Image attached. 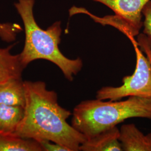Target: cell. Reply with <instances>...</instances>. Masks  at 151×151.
<instances>
[{
	"label": "cell",
	"instance_id": "cell-15",
	"mask_svg": "<svg viewBox=\"0 0 151 151\" xmlns=\"http://www.w3.org/2000/svg\"><path fill=\"white\" fill-rule=\"evenodd\" d=\"M39 143L42 147L43 151H70V150L60 144L49 140H40Z\"/></svg>",
	"mask_w": 151,
	"mask_h": 151
},
{
	"label": "cell",
	"instance_id": "cell-7",
	"mask_svg": "<svg viewBox=\"0 0 151 151\" xmlns=\"http://www.w3.org/2000/svg\"><path fill=\"white\" fill-rule=\"evenodd\" d=\"M119 130L123 151H151V133L145 135L134 124H124Z\"/></svg>",
	"mask_w": 151,
	"mask_h": 151
},
{
	"label": "cell",
	"instance_id": "cell-2",
	"mask_svg": "<svg viewBox=\"0 0 151 151\" xmlns=\"http://www.w3.org/2000/svg\"><path fill=\"white\" fill-rule=\"evenodd\" d=\"M34 3L35 0H17L15 4L23 22L25 34L24 49L19 54L22 65L25 68L34 60H47L56 65L65 78L72 82L83 67L82 60L80 58L70 59L60 52V22H54L46 30L38 25L33 14Z\"/></svg>",
	"mask_w": 151,
	"mask_h": 151
},
{
	"label": "cell",
	"instance_id": "cell-1",
	"mask_svg": "<svg viewBox=\"0 0 151 151\" xmlns=\"http://www.w3.org/2000/svg\"><path fill=\"white\" fill-rule=\"evenodd\" d=\"M24 115L14 135L34 140H49L80 151L86 138L68 123L72 113L60 106L58 96L43 81H24Z\"/></svg>",
	"mask_w": 151,
	"mask_h": 151
},
{
	"label": "cell",
	"instance_id": "cell-6",
	"mask_svg": "<svg viewBox=\"0 0 151 151\" xmlns=\"http://www.w3.org/2000/svg\"><path fill=\"white\" fill-rule=\"evenodd\" d=\"M119 135L120 130L117 127L106 130L86 139L80 146V151H123Z\"/></svg>",
	"mask_w": 151,
	"mask_h": 151
},
{
	"label": "cell",
	"instance_id": "cell-11",
	"mask_svg": "<svg viewBox=\"0 0 151 151\" xmlns=\"http://www.w3.org/2000/svg\"><path fill=\"white\" fill-rule=\"evenodd\" d=\"M37 140L14 135H0V151H42Z\"/></svg>",
	"mask_w": 151,
	"mask_h": 151
},
{
	"label": "cell",
	"instance_id": "cell-13",
	"mask_svg": "<svg viewBox=\"0 0 151 151\" xmlns=\"http://www.w3.org/2000/svg\"><path fill=\"white\" fill-rule=\"evenodd\" d=\"M142 15L145 17L144 22H143V34L151 41V0L144 6Z\"/></svg>",
	"mask_w": 151,
	"mask_h": 151
},
{
	"label": "cell",
	"instance_id": "cell-14",
	"mask_svg": "<svg viewBox=\"0 0 151 151\" xmlns=\"http://www.w3.org/2000/svg\"><path fill=\"white\" fill-rule=\"evenodd\" d=\"M138 45L140 47V49L145 52L146 57L148 58L151 64V41L145 34H140L137 38Z\"/></svg>",
	"mask_w": 151,
	"mask_h": 151
},
{
	"label": "cell",
	"instance_id": "cell-10",
	"mask_svg": "<svg viewBox=\"0 0 151 151\" xmlns=\"http://www.w3.org/2000/svg\"><path fill=\"white\" fill-rule=\"evenodd\" d=\"M24 108L0 104V135H13L24 115Z\"/></svg>",
	"mask_w": 151,
	"mask_h": 151
},
{
	"label": "cell",
	"instance_id": "cell-5",
	"mask_svg": "<svg viewBox=\"0 0 151 151\" xmlns=\"http://www.w3.org/2000/svg\"><path fill=\"white\" fill-rule=\"evenodd\" d=\"M106 6L115 14L101 22L113 25L132 40L139 34L143 27L142 10L150 0H92Z\"/></svg>",
	"mask_w": 151,
	"mask_h": 151
},
{
	"label": "cell",
	"instance_id": "cell-8",
	"mask_svg": "<svg viewBox=\"0 0 151 151\" xmlns=\"http://www.w3.org/2000/svg\"><path fill=\"white\" fill-rule=\"evenodd\" d=\"M0 104L24 108L25 92L22 79L12 78L0 82Z\"/></svg>",
	"mask_w": 151,
	"mask_h": 151
},
{
	"label": "cell",
	"instance_id": "cell-4",
	"mask_svg": "<svg viewBox=\"0 0 151 151\" xmlns=\"http://www.w3.org/2000/svg\"><path fill=\"white\" fill-rule=\"evenodd\" d=\"M133 44L136 55V67L134 73L124 76L123 85L118 87H103L96 92L97 99L118 101L129 96L151 97V64L148 58L138 48L135 40Z\"/></svg>",
	"mask_w": 151,
	"mask_h": 151
},
{
	"label": "cell",
	"instance_id": "cell-12",
	"mask_svg": "<svg viewBox=\"0 0 151 151\" xmlns=\"http://www.w3.org/2000/svg\"><path fill=\"white\" fill-rule=\"evenodd\" d=\"M19 31L18 24L11 22H0V38L6 42L15 40Z\"/></svg>",
	"mask_w": 151,
	"mask_h": 151
},
{
	"label": "cell",
	"instance_id": "cell-9",
	"mask_svg": "<svg viewBox=\"0 0 151 151\" xmlns=\"http://www.w3.org/2000/svg\"><path fill=\"white\" fill-rule=\"evenodd\" d=\"M13 45L6 48H0V82L12 78L22 79L24 69L22 65L20 55L11 54Z\"/></svg>",
	"mask_w": 151,
	"mask_h": 151
},
{
	"label": "cell",
	"instance_id": "cell-3",
	"mask_svg": "<svg viewBox=\"0 0 151 151\" xmlns=\"http://www.w3.org/2000/svg\"><path fill=\"white\" fill-rule=\"evenodd\" d=\"M72 116V126L88 139L126 119L151 120V97L129 96L122 101L84 100L76 106Z\"/></svg>",
	"mask_w": 151,
	"mask_h": 151
}]
</instances>
